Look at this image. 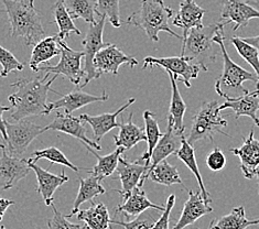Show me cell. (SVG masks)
<instances>
[{
  "label": "cell",
  "mask_w": 259,
  "mask_h": 229,
  "mask_svg": "<svg viewBox=\"0 0 259 229\" xmlns=\"http://www.w3.org/2000/svg\"><path fill=\"white\" fill-rule=\"evenodd\" d=\"M108 229H125V227L118 224L115 219H110V224H109V227Z\"/></svg>",
  "instance_id": "cell-48"
},
{
  "label": "cell",
  "mask_w": 259,
  "mask_h": 229,
  "mask_svg": "<svg viewBox=\"0 0 259 229\" xmlns=\"http://www.w3.org/2000/svg\"><path fill=\"white\" fill-rule=\"evenodd\" d=\"M0 229H6L5 226H0Z\"/></svg>",
  "instance_id": "cell-51"
},
{
  "label": "cell",
  "mask_w": 259,
  "mask_h": 229,
  "mask_svg": "<svg viewBox=\"0 0 259 229\" xmlns=\"http://www.w3.org/2000/svg\"><path fill=\"white\" fill-rule=\"evenodd\" d=\"M144 120H145V131H146V135H147V145H148V149L147 151L143 154V156L139 157L135 162H137L139 164H144L146 173L148 171V168H149L150 164V158L153 149L157 146L158 141L160 140V138L162 137V132L160 131V128L158 125V121L156 119V114L152 113L150 110H146L144 113ZM145 176V175H144ZM143 179V178H141Z\"/></svg>",
  "instance_id": "cell-31"
},
{
  "label": "cell",
  "mask_w": 259,
  "mask_h": 229,
  "mask_svg": "<svg viewBox=\"0 0 259 229\" xmlns=\"http://www.w3.org/2000/svg\"><path fill=\"white\" fill-rule=\"evenodd\" d=\"M240 39H242L244 42L248 43V44L256 48L257 51H258V54H259V35L251 36V38H240Z\"/></svg>",
  "instance_id": "cell-47"
},
{
  "label": "cell",
  "mask_w": 259,
  "mask_h": 229,
  "mask_svg": "<svg viewBox=\"0 0 259 229\" xmlns=\"http://www.w3.org/2000/svg\"><path fill=\"white\" fill-rule=\"evenodd\" d=\"M255 225H259V218L248 219L245 215L244 206H238L233 208L230 214L219 219H214L207 229H246Z\"/></svg>",
  "instance_id": "cell-34"
},
{
  "label": "cell",
  "mask_w": 259,
  "mask_h": 229,
  "mask_svg": "<svg viewBox=\"0 0 259 229\" xmlns=\"http://www.w3.org/2000/svg\"><path fill=\"white\" fill-rule=\"evenodd\" d=\"M219 106L220 104L218 101L202 104L193 117L192 126H191L187 139L190 145L193 146L195 142L200 140L213 141L215 133H223L226 137H230L222 130V128L227 126V121L221 116V113L218 110Z\"/></svg>",
  "instance_id": "cell-6"
},
{
  "label": "cell",
  "mask_w": 259,
  "mask_h": 229,
  "mask_svg": "<svg viewBox=\"0 0 259 229\" xmlns=\"http://www.w3.org/2000/svg\"><path fill=\"white\" fill-rule=\"evenodd\" d=\"M206 164L208 169L214 172L223 170L226 165V157L220 148H214L213 151L206 158Z\"/></svg>",
  "instance_id": "cell-44"
},
{
  "label": "cell",
  "mask_w": 259,
  "mask_h": 229,
  "mask_svg": "<svg viewBox=\"0 0 259 229\" xmlns=\"http://www.w3.org/2000/svg\"><path fill=\"white\" fill-rule=\"evenodd\" d=\"M117 174L120 179L121 183V190H114L117 193L120 194L122 200L127 197L131 192L139 185L141 178L146 174L145 166L143 164H139L137 162H129L125 158L121 156L118 160V165L116 168Z\"/></svg>",
  "instance_id": "cell-20"
},
{
  "label": "cell",
  "mask_w": 259,
  "mask_h": 229,
  "mask_svg": "<svg viewBox=\"0 0 259 229\" xmlns=\"http://www.w3.org/2000/svg\"><path fill=\"white\" fill-rule=\"evenodd\" d=\"M256 176H257V182H258V185H259V170H258V172H257ZM258 193H259V192H258Z\"/></svg>",
  "instance_id": "cell-50"
},
{
  "label": "cell",
  "mask_w": 259,
  "mask_h": 229,
  "mask_svg": "<svg viewBox=\"0 0 259 229\" xmlns=\"http://www.w3.org/2000/svg\"><path fill=\"white\" fill-rule=\"evenodd\" d=\"M224 31H220L214 36V42L219 44L220 52L223 57V71H222V75L215 83L214 88L220 96L224 97L227 101L231 100V98H236L248 94V89L243 84L245 82H248V80L257 84L258 77L256 74L246 71L243 67L237 65L230 58L224 44Z\"/></svg>",
  "instance_id": "cell-4"
},
{
  "label": "cell",
  "mask_w": 259,
  "mask_h": 229,
  "mask_svg": "<svg viewBox=\"0 0 259 229\" xmlns=\"http://www.w3.org/2000/svg\"><path fill=\"white\" fill-rule=\"evenodd\" d=\"M120 0H96V14L97 16H105L112 23L114 28H120Z\"/></svg>",
  "instance_id": "cell-40"
},
{
  "label": "cell",
  "mask_w": 259,
  "mask_h": 229,
  "mask_svg": "<svg viewBox=\"0 0 259 229\" xmlns=\"http://www.w3.org/2000/svg\"><path fill=\"white\" fill-rule=\"evenodd\" d=\"M0 64H2V72L0 76L7 77L12 72H19L24 69V65L18 61L16 57L7 49L0 45Z\"/></svg>",
  "instance_id": "cell-41"
},
{
  "label": "cell",
  "mask_w": 259,
  "mask_h": 229,
  "mask_svg": "<svg viewBox=\"0 0 259 229\" xmlns=\"http://www.w3.org/2000/svg\"><path fill=\"white\" fill-rule=\"evenodd\" d=\"M230 41L235 47L239 57H242L252 67V70L255 71V74L258 77V83L256 85L257 88H259V54L257 49L244 42L238 36H233Z\"/></svg>",
  "instance_id": "cell-37"
},
{
  "label": "cell",
  "mask_w": 259,
  "mask_h": 229,
  "mask_svg": "<svg viewBox=\"0 0 259 229\" xmlns=\"http://www.w3.org/2000/svg\"><path fill=\"white\" fill-rule=\"evenodd\" d=\"M165 72L168 73L169 75L171 89H172L171 104H170L169 114H168V126L172 127V129L179 133H184V129H186V127H184L183 118L187 111V105L184 103L183 98L181 96V93L178 88L177 78L171 72L169 71H165Z\"/></svg>",
  "instance_id": "cell-25"
},
{
  "label": "cell",
  "mask_w": 259,
  "mask_h": 229,
  "mask_svg": "<svg viewBox=\"0 0 259 229\" xmlns=\"http://www.w3.org/2000/svg\"><path fill=\"white\" fill-rule=\"evenodd\" d=\"M78 182H79L78 193L75 201H74L72 212L67 216H65L66 218H71L72 216L77 214V212L79 210V206H81L82 204L86 202H93L95 197L106 193V190H105L103 188V185L101 184L102 182L101 179L93 174H91L86 178L78 177Z\"/></svg>",
  "instance_id": "cell-27"
},
{
  "label": "cell",
  "mask_w": 259,
  "mask_h": 229,
  "mask_svg": "<svg viewBox=\"0 0 259 229\" xmlns=\"http://www.w3.org/2000/svg\"><path fill=\"white\" fill-rule=\"evenodd\" d=\"M143 69H147L148 66H161L164 71H169L174 74L175 77H181V82L187 86L188 88L191 87L190 80L199 76L201 67L193 63L188 57H169V58H153L147 57L144 59Z\"/></svg>",
  "instance_id": "cell-10"
},
{
  "label": "cell",
  "mask_w": 259,
  "mask_h": 229,
  "mask_svg": "<svg viewBox=\"0 0 259 229\" xmlns=\"http://www.w3.org/2000/svg\"><path fill=\"white\" fill-rule=\"evenodd\" d=\"M153 208L158 209L160 212H163L165 206H160L152 203L148 199L145 191L141 190L140 187H136L127 197L122 200V203L119 206H117L116 213L124 214L127 218L136 217L139 214L144 213L145 210Z\"/></svg>",
  "instance_id": "cell-23"
},
{
  "label": "cell",
  "mask_w": 259,
  "mask_h": 229,
  "mask_svg": "<svg viewBox=\"0 0 259 229\" xmlns=\"http://www.w3.org/2000/svg\"><path fill=\"white\" fill-rule=\"evenodd\" d=\"M20 2H22L24 5L29 6V7L34 8V0H20Z\"/></svg>",
  "instance_id": "cell-49"
},
{
  "label": "cell",
  "mask_w": 259,
  "mask_h": 229,
  "mask_svg": "<svg viewBox=\"0 0 259 229\" xmlns=\"http://www.w3.org/2000/svg\"><path fill=\"white\" fill-rule=\"evenodd\" d=\"M175 156L177 158L180 159L182 162H184V164L188 166V168L190 169V171L193 173L197 183H199L200 192H201V195L203 197V200L205 201V203L211 204L212 203L211 196H209V193L207 192L204 183H203V178H202V175H201V173H200L199 166H197V163H196L194 148H193L192 145L189 144L187 138H186V135H184V137L182 138L181 148L176 152Z\"/></svg>",
  "instance_id": "cell-33"
},
{
  "label": "cell",
  "mask_w": 259,
  "mask_h": 229,
  "mask_svg": "<svg viewBox=\"0 0 259 229\" xmlns=\"http://www.w3.org/2000/svg\"><path fill=\"white\" fill-rule=\"evenodd\" d=\"M61 47V59L57 65L40 66L39 72L43 71L50 74L65 76L74 85H78L85 77V73L82 70V59L84 58L83 51H75L66 44L64 40L59 38Z\"/></svg>",
  "instance_id": "cell-9"
},
{
  "label": "cell",
  "mask_w": 259,
  "mask_h": 229,
  "mask_svg": "<svg viewBox=\"0 0 259 229\" xmlns=\"http://www.w3.org/2000/svg\"><path fill=\"white\" fill-rule=\"evenodd\" d=\"M105 22H106V17L100 16V19H98L95 23L90 24L88 29V32L84 40L82 41L83 44V52H84V83L81 85V88H84L85 86H88L89 83L92 79H97L100 78L102 75H100L94 69V58L96 53L103 49L107 43L103 41V33H104V28H105Z\"/></svg>",
  "instance_id": "cell-8"
},
{
  "label": "cell",
  "mask_w": 259,
  "mask_h": 229,
  "mask_svg": "<svg viewBox=\"0 0 259 229\" xmlns=\"http://www.w3.org/2000/svg\"><path fill=\"white\" fill-rule=\"evenodd\" d=\"M212 212L213 208L203 200L200 191H189V199L184 204L180 218H179L177 224L172 229H184L194 224L197 219H200L203 216L211 214Z\"/></svg>",
  "instance_id": "cell-18"
},
{
  "label": "cell",
  "mask_w": 259,
  "mask_h": 229,
  "mask_svg": "<svg viewBox=\"0 0 259 229\" xmlns=\"http://www.w3.org/2000/svg\"><path fill=\"white\" fill-rule=\"evenodd\" d=\"M223 22L209 24L207 27L193 28L189 31L188 35L183 39L181 55L188 57L193 63L197 64L202 71L208 70V64L217 60L218 51L214 42V36L220 31H224Z\"/></svg>",
  "instance_id": "cell-5"
},
{
  "label": "cell",
  "mask_w": 259,
  "mask_h": 229,
  "mask_svg": "<svg viewBox=\"0 0 259 229\" xmlns=\"http://www.w3.org/2000/svg\"><path fill=\"white\" fill-rule=\"evenodd\" d=\"M6 131H7V140L5 145L0 144V148L7 151L8 154L14 157H20L27 151L31 142L46 132L45 127L35 125L29 120H19L18 123H10L6 121Z\"/></svg>",
  "instance_id": "cell-7"
},
{
  "label": "cell",
  "mask_w": 259,
  "mask_h": 229,
  "mask_svg": "<svg viewBox=\"0 0 259 229\" xmlns=\"http://www.w3.org/2000/svg\"><path fill=\"white\" fill-rule=\"evenodd\" d=\"M118 135H114L115 146L124 148L125 151L131 150L141 141H147L145 130L133 122V113L129 114L127 121L121 117Z\"/></svg>",
  "instance_id": "cell-28"
},
{
  "label": "cell",
  "mask_w": 259,
  "mask_h": 229,
  "mask_svg": "<svg viewBox=\"0 0 259 229\" xmlns=\"http://www.w3.org/2000/svg\"><path fill=\"white\" fill-rule=\"evenodd\" d=\"M227 108H231L235 113L236 118L247 116L257 127H259V117L257 116L259 110V88L240 97L227 100L224 104L220 105L218 110L221 113Z\"/></svg>",
  "instance_id": "cell-22"
},
{
  "label": "cell",
  "mask_w": 259,
  "mask_h": 229,
  "mask_svg": "<svg viewBox=\"0 0 259 229\" xmlns=\"http://www.w3.org/2000/svg\"><path fill=\"white\" fill-rule=\"evenodd\" d=\"M50 206L53 209V217L49 219L47 222L49 229H86L85 226L73 224L70 220H67L65 216H63L59 212L53 203Z\"/></svg>",
  "instance_id": "cell-42"
},
{
  "label": "cell",
  "mask_w": 259,
  "mask_h": 229,
  "mask_svg": "<svg viewBox=\"0 0 259 229\" xmlns=\"http://www.w3.org/2000/svg\"><path fill=\"white\" fill-rule=\"evenodd\" d=\"M138 63L139 62L134 57L127 55L112 43H107L103 49H101L96 53L93 62L94 69L100 75L104 73L117 75L120 65L128 64L131 67H134L138 65Z\"/></svg>",
  "instance_id": "cell-11"
},
{
  "label": "cell",
  "mask_w": 259,
  "mask_h": 229,
  "mask_svg": "<svg viewBox=\"0 0 259 229\" xmlns=\"http://www.w3.org/2000/svg\"><path fill=\"white\" fill-rule=\"evenodd\" d=\"M177 197L175 194H171L165 203V208L160 215V217L155 222L151 229H169V222H170V214L172 212V208L175 207Z\"/></svg>",
  "instance_id": "cell-43"
},
{
  "label": "cell",
  "mask_w": 259,
  "mask_h": 229,
  "mask_svg": "<svg viewBox=\"0 0 259 229\" xmlns=\"http://www.w3.org/2000/svg\"><path fill=\"white\" fill-rule=\"evenodd\" d=\"M10 22V35L22 38L27 47L34 45L46 38L39 12L20 0H3Z\"/></svg>",
  "instance_id": "cell-3"
},
{
  "label": "cell",
  "mask_w": 259,
  "mask_h": 229,
  "mask_svg": "<svg viewBox=\"0 0 259 229\" xmlns=\"http://www.w3.org/2000/svg\"><path fill=\"white\" fill-rule=\"evenodd\" d=\"M161 214L162 212H160L158 209L149 208L145 210L144 213L136 216L135 219L131 221L120 220L118 218H114V219L118 222V224L124 226L125 229H151Z\"/></svg>",
  "instance_id": "cell-39"
},
{
  "label": "cell",
  "mask_w": 259,
  "mask_h": 229,
  "mask_svg": "<svg viewBox=\"0 0 259 229\" xmlns=\"http://www.w3.org/2000/svg\"><path fill=\"white\" fill-rule=\"evenodd\" d=\"M60 100L49 103V109H50L51 113L53 110L64 109L65 114H72L73 111H75L84 106H88L90 104L106 102L109 98L108 94L105 90L103 91V94L101 96L91 95L83 90H73L66 95L60 94Z\"/></svg>",
  "instance_id": "cell-17"
},
{
  "label": "cell",
  "mask_w": 259,
  "mask_h": 229,
  "mask_svg": "<svg viewBox=\"0 0 259 229\" xmlns=\"http://www.w3.org/2000/svg\"><path fill=\"white\" fill-rule=\"evenodd\" d=\"M11 110V106H3L0 105V132H2L4 141L7 140V131H6V120L3 118L5 111Z\"/></svg>",
  "instance_id": "cell-45"
},
{
  "label": "cell",
  "mask_w": 259,
  "mask_h": 229,
  "mask_svg": "<svg viewBox=\"0 0 259 229\" xmlns=\"http://www.w3.org/2000/svg\"><path fill=\"white\" fill-rule=\"evenodd\" d=\"M221 22L224 26L234 22V31L246 27L251 19H259V10L251 7L245 0H221Z\"/></svg>",
  "instance_id": "cell-12"
},
{
  "label": "cell",
  "mask_w": 259,
  "mask_h": 229,
  "mask_svg": "<svg viewBox=\"0 0 259 229\" xmlns=\"http://www.w3.org/2000/svg\"><path fill=\"white\" fill-rule=\"evenodd\" d=\"M172 16L174 11L164 5L163 0H141L139 10L133 12L127 18L126 23L144 30L151 41L158 42L160 32H166L179 40H183L169 26Z\"/></svg>",
  "instance_id": "cell-2"
},
{
  "label": "cell",
  "mask_w": 259,
  "mask_h": 229,
  "mask_svg": "<svg viewBox=\"0 0 259 229\" xmlns=\"http://www.w3.org/2000/svg\"><path fill=\"white\" fill-rule=\"evenodd\" d=\"M136 102V98H131L128 100L125 105L116 110L115 113L110 114H102L98 116H91L88 114H82L79 115V118H81L84 122H88L89 125L93 129V135H94V141L100 142L105 134H107L110 130L114 128H119L120 123L117 122V117L122 114V111H125L129 106Z\"/></svg>",
  "instance_id": "cell-19"
},
{
  "label": "cell",
  "mask_w": 259,
  "mask_h": 229,
  "mask_svg": "<svg viewBox=\"0 0 259 229\" xmlns=\"http://www.w3.org/2000/svg\"><path fill=\"white\" fill-rule=\"evenodd\" d=\"M36 229H39V228H36Z\"/></svg>",
  "instance_id": "cell-52"
},
{
  "label": "cell",
  "mask_w": 259,
  "mask_h": 229,
  "mask_svg": "<svg viewBox=\"0 0 259 229\" xmlns=\"http://www.w3.org/2000/svg\"><path fill=\"white\" fill-rule=\"evenodd\" d=\"M244 144L239 148H232L233 154L239 158L240 169L245 178H254L259 166V139L254 137V129L250 130L247 138H244Z\"/></svg>",
  "instance_id": "cell-15"
},
{
  "label": "cell",
  "mask_w": 259,
  "mask_h": 229,
  "mask_svg": "<svg viewBox=\"0 0 259 229\" xmlns=\"http://www.w3.org/2000/svg\"><path fill=\"white\" fill-rule=\"evenodd\" d=\"M147 178H149L152 182H156L158 184L165 185V187L183 185V182L177 168L175 165L170 164L166 160H162L161 162H159L152 169L148 170L143 179L139 182L138 187H143Z\"/></svg>",
  "instance_id": "cell-29"
},
{
  "label": "cell",
  "mask_w": 259,
  "mask_h": 229,
  "mask_svg": "<svg viewBox=\"0 0 259 229\" xmlns=\"http://www.w3.org/2000/svg\"><path fill=\"white\" fill-rule=\"evenodd\" d=\"M184 133H179L175 131L172 127H166V131L162 134V137L158 141L157 146L152 151L150 158V164L148 170L152 169L162 160H165L168 157L176 154V152L180 149L182 145V138Z\"/></svg>",
  "instance_id": "cell-24"
},
{
  "label": "cell",
  "mask_w": 259,
  "mask_h": 229,
  "mask_svg": "<svg viewBox=\"0 0 259 229\" xmlns=\"http://www.w3.org/2000/svg\"><path fill=\"white\" fill-rule=\"evenodd\" d=\"M51 9L52 15L54 17V21L58 24L59 28L58 36L61 40L67 39L71 33H75L77 35L82 34L81 30H78L75 24H74L73 19L65 8L63 0H57Z\"/></svg>",
  "instance_id": "cell-35"
},
{
  "label": "cell",
  "mask_w": 259,
  "mask_h": 229,
  "mask_svg": "<svg viewBox=\"0 0 259 229\" xmlns=\"http://www.w3.org/2000/svg\"><path fill=\"white\" fill-rule=\"evenodd\" d=\"M46 131L53 130V131H61L66 134H70L72 137L82 141L84 145H88L95 150H102L101 145L98 142L91 140L86 135V127L84 126L83 120L79 117H74L72 114H65L58 111L54 120L45 127Z\"/></svg>",
  "instance_id": "cell-14"
},
{
  "label": "cell",
  "mask_w": 259,
  "mask_h": 229,
  "mask_svg": "<svg viewBox=\"0 0 259 229\" xmlns=\"http://www.w3.org/2000/svg\"><path fill=\"white\" fill-rule=\"evenodd\" d=\"M204 15L205 10L200 7L194 0H183L179 6V10L172 20V24L183 30L182 38L184 39L191 29L203 27L202 20Z\"/></svg>",
  "instance_id": "cell-21"
},
{
  "label": "cell",
  "mask_w": 259,
  "mask_h": 229,
  "mask_svg": "<svg viewBox=\"0 0 259 229\" xmlns=\"http://www.w3.org/2000/svg\"><path fill=\"white\" fill-rule=\"evenodd\" d=\"M30 159H31L35 163L41 159H46L48 161H50L51 163L61 164L63 166H66V168H70L71 170L75 171V172H78L79 170H81L79 168H77L76 165H74L71 161L65 157V154L55 147L46 148V149H43V150H35L31 154V158Z\"/></svg>",
  "instance_id": "cell-38"
},
{
  "label": "cell",
  "mask_w": 259,
  "mask_h": 229,
  "mask_svg": "<svg viewBox=\"0 0 259 229\" xmlns=\"http://www.w3.org/2000/svg\"><path fill=\"white\" fill-rule=\"evenodd\" d=\"M91 203V207L78 210V220L84 221L86 229H108L110 217L106 205L101 202L96 203L93 201Z\"/></svg>",
  "instance_id": "cell-30"
},
{
  "label": "cell",
  "mask_w": 259,
  "mask_h": 229,
  "mask_svg": "<svg viewBox=\"0 0 259 229\" xmlns=\"http://www.w3.org/2000/svg\"><path fill=\"white\" fill-rule=\"evenodd\" d=\"M0 157V187L3 190L15 188L18 182L26 177L31 168L28 164L27 159L10 156L4 148Z\"/></svg>",
  "instance_id": "cell-13"
},
{
  "label": "cell",
  "mask_w": 259,
  "mask_h": 229,
  "mask_svg": "<svg viewBox=\"0 0 259 229\" xmlns=\"http://www.w3.org/2000/svg\"><path fill=\"white\" fill-rule=\"evenodd\" d=\"M85 147L86 149L89 150V152H91L97 159V164L93 166V169L85 171H88L90 174L97 176L101 181H103L105 177L110 176L116 171L117 165H118L119 157L125 151L124 148L117 147V149L114 152L107 154V156H100V154L94 150V148H92L88 145H85Z\"/></svg>",
  "instance_id": "cell-32"
},
{
  "label": "cell",
  "mask_w": 259,
  "mask_h": 229,
  "mask_svg": "<svg viewBox=\"0 0 259 229\" xmlns=\"http://www.w3.org/2000/svg\"><path fill=\"white\" fill-rule=\"evenodd\" d=\"M28 164L31 170L34 171L36 179H38L36 192L42 196L46 205L50 206L53 203V194L55 191L69 181V176L65 174L64 171L61 172L60 175L53 174V173L40 168L31 159H28Z\"/></svg>",
  "instance_id": "cell-16"
},
{
  "label": "cell",
  "mask_w": 259,
  "mask_h": 229,
  "mask_svg": "<svg viewBox=\"0 0 259 229\" xmlns=\"http://www.w3.org/2000/svg\"><path fill=\"white\" fill-rule=\"evenodd\" d=\"M72 19H83L93 24L96 22V0H63Z\"/></svg>",
  "instance_id": "cell-36"
},
{
  "label": "cell",
  "mask_w": 259,
  "mask_h": 229,
  "mask_svg": "<svg viewBox=\"0 0 259 229\" xmlns=\"http://www.w3.org/2000/svg\"><path fill=\"white\" fill-rule=\"evenodd\" d=\"M60 54L61 47L58 34L43 38L40 42L34 44L29 62L30 69L33 72H39V67L41 64L46 63V62L58 57Z\"/></svg>",
  "instance_id": "cell-26"
},
{
  "label": "cell",
  "mask_w": 259,
  "mask_h": 229,
  "mask_svg": "<svg viewBox=\"0 0 259 229\" xmlns=\"http://www.w3.org/2000/svg\"><path fill=\"white\" fill-rule=\"evenodd\" d=\"M14 204H15V201L2 199V197H0V221L3 220L6 210H7L11 205H14Z\"/></svg>",
  "instance_id": "cell-46"
},
{
  "label": "cell",
  "mask_w": 259,
  "mask_h": 229,
  "mask_svg": "<svg viewBox=\"0 0 259 229\" xmlns=\"http://www.w3.org/2000/svg\"><path fill=\"white\" fill-rule=\"evenodd\" d=\"M50 77V73H46V75L18 78L15 83L11 84V87L15 88V93L8 96V101L11 104V118L17 121L22 120L27 117L32 116H47L50 115L49 109L48 93L53 91L59 94L51 88V85L55 79L59 77L58 74Z\"/></svg>",
  "instance_id": "cell-1"
}]
</instances>
